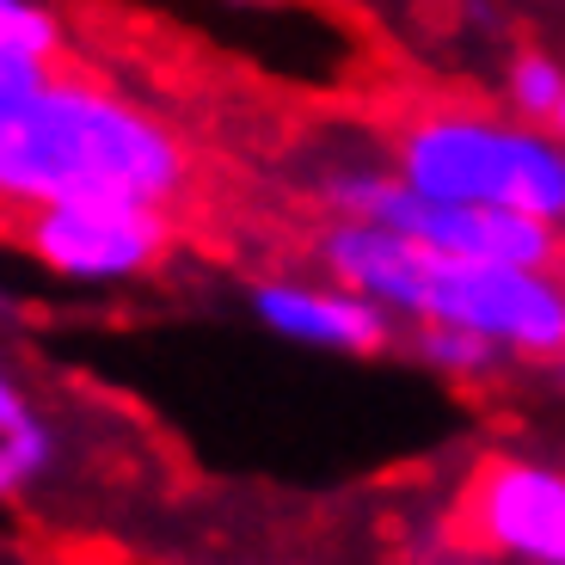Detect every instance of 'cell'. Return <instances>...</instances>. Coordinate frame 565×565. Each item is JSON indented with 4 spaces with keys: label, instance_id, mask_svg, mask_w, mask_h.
I'll list each match as a JSON object with an SVG mask.
<instances>
[{
    "label": "cell",
    "instance_id": "cell-1",
    "mask_svg": "<svg viewBox=\"0 0 565 565\" xmlns=\"http://www.w3.org/2000/svg\"><path fill=\"white\" fill-rule=\"evenodd\" d=\"M184 179L179 136L141 105L50 68H0V203L124 198L167 210Z\"/></svg>",
    "mask_w": 565,
    "mask_h": 565
},
{
    "label": "cell",
    "instance_id": "cell-2",
    "mask_svg": "<svg viewBox=\"0 0 565 565\" xmlns=\"http://www.w3.org/2000/svg\"><path fill=\"white\" fill-rule=\"evenodd\" d=\"M394 172L412 191H430V198L516 210L547 227H565V141L547 124L430 111L399 129Z\"/></svg>",
    "mask_w": 565,
    "mask_h": 565
},
{
    "label": "cell",
    "instance_id": "cell-3",
    "mask_svg": "<svg viewBox=\"0 0 565 565\" xmlns=\"http://www.w3.org/2000/svg\"><path fill=\"white\" fill-rule=\"evenodd\" d=\"M412 320H449V326H467V332L492 339L510 356L553 363L565 351V270L430 253Z\"/></svg>",
    "mask_w": 565,
    "mask_h": 565
},
{
    "label": "cell",
    "instance_id": "cell-4",
    "mask_svg": "<svg viewBox=\"0 0 565 565\" xmlns=\"http://www.w3.org/2000/svg\"><path fill=\"white\" fill-rule=\"evenodd\" d=\"M31 253L62 282H136L167 258V210L160 203H124V198H68L38 203L25 227Z\"/></svg>",
    "mask_w": 565,
    "mask_h": 565
},
{
    "label": "cell",
    "instance_id": "cell-5",
    "mask_svg": "<svg viewBox=\"0 0 565 565\" xmlns=\"http://www.w3.org/2000/svg\"><path fill=\"white\" fill-rule=\"evenodd\" d=\"M467 523L510 565H565V467L492 461L473 480Z\"/></svg>",
    "mask_w": 565,
    "mask_h": 565
},
{
    "label": "cell",
    "instance_id": "cell-6",
    "mask_svg": "<svg viewBox=\"0 0 565 565\" xmlns=\"http://www.w3.org/2000/svg\"><path fill=\"white\" fill-rule=\"evenodd\" d=\"M253 320L289 344L339 351V356H375L394 344V313L339 277L332 282H301V277L253 282Z\"/></svg>",
    "mask_w": 565,
    "mask_h": 565
},
{
    "label": "cell",
    "instance_id": "cell-7",
    "mask_svg": "<svg viewBox=\"0 0 565 565\" xmlns=\"http://www.w3.org/2000/svg\"><path fill=\"white\" fill-rule=\"evenodd\" d=\"M412 344H418V356L437 369V375H455V382H486V375H498L504 363H516V356L498 351L492 339L467 332V326H449V320H412Z\"/></svg>",
    "mask_w": 565,
    "mask_h": 565
},
{
    "label": "cell",
    "instance_id": "cell-8",
    "mask_svg": "<svg viewBox=\"0 0 565 565\" xmlns=\"http://www.w3.org/2000/svg\"><path fill=\"white\" fill-rule=\"evenodd\" d=\"M50 467H56V424H43L38 412L7 424L0 430V504L25 498Z\"/></svg>",
    "mask_w": 565,
    "mask_h": 565
},
{
    "label": "cell",
    "instance_id": "cell-9",
    "mask_svg": "<svg viewBox=\"0 0 565 565\" xmlns=\"http://www.w3.org/2000/svg\"><path fill=\"white\" fill-rule=\"evenodd\" d=\"M62 25L43 0H0V62H56Z\"/></svg>",
    "mask_w": 565,
    "mask_h": 565
},
{
    "label": "cell",
    "instance_id": "cell-10",
    "mask_svg": "<svg viewBox=\"0 0 565 565\" xmlns=\"http://www.w3.org/2000/svg\"><path fill=\"white\" fill-rule=\"evenodd\" d=\"M559 93H565V68L553 56H523L510 68V105H516V117H529V124H547Z\"/></svg>",
    "mask_w": 565,
    "mask_h": 565
},
{
    "label": "cell",
    "instance_id": "cell-11",
    "mask_svg": "<svg viewBox=\"0 0 565 565\" xmlns=\"http://www.w3.org/2000/svg\"><path fill=\"white\" fill-rule=\"evenodd\" d=\"M19 418H31V406H25V394H19V382L0 369V430H7V424H19Z\"/></svg>",
    "mask_w": 565,
    "mask_h": 565
},
{
    "label": "cell",
    "instance_id": "cell-12",
    "mask_svg": "<svg viewBox=\"0 0 565 565\" xmlns=\"http://www.w3.org/2000/svg\"><path fill=\"white\" fill-rule=\"evenodd\" d=\"M547 129H553V136H559V141H565V93H559V105H553V117H547Z\"/></svg>",
    "mask_w": 565,
    "mask_h": 565
},
{
    "label": "cell",
    "instance_id": "cell-13",
    "mask_svg": "<svg viewBox=\"0 0 565 565\" xmlns=\"http://www.w3.org/2000/svg\"><path fill=\"white\" fill-rule=\"evenodd\" d=\"M0 68H38V62H0ZM43 68H50V62H43Z\"/></svg>",
    "mask_w": 565,
    "mask_h": 565
},
{
    "label": "cell",
    "instance_id": "cell-14",
    "mask_svg": "<svg viewBox=\"0 0 565 565\" xmlns=\"http://www.w3.org/2000/svg\"><path fill=\"white\" fill-rule=\"evenodd\" d=\"M553 363H559V375H565V351H559V356H553Z\"/></svg>",
    "mask_w": 565,
    "mask_h": 565
}]
</instances>
